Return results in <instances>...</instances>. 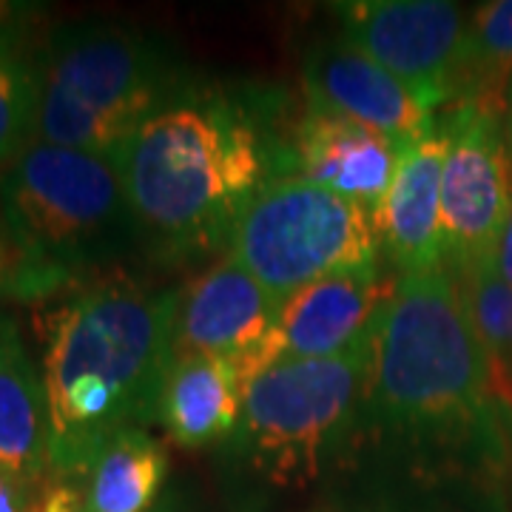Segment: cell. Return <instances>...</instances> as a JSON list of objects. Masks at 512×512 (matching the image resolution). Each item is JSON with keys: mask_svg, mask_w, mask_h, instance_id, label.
Instances as JSON below:
<instances>
[{"mask_svg": "<svg viewBox=\"0 0 512 512\" xmlns=\"http://www.w3.org/2000/svg\"><path fill=\"white\" fill-rule=\"evenodd\" d=\"M177 311V288H148L120 268L74 288L46 313L40 379L52 478L77 484L117 430L160 424Z\"/></svg>", "mask_w": 512, "mask_h": 512, "instance_id": "cell-1", "label": "cell"}, {"mask_svg": "<svg viewBox=\"0 0 512 512\" xmlns=\"http://www.w3.org/2000/svg\"><path fill=\"white\" fill-rule=\"evenodd\" d=\"M114 165L143 251L163 262L228 248L242 208L282 177L254 106L202 89L151 117Z\"/></svg>", "mask_w": 512, "mask_h": 512, "instance_id": "cell-2", "label": "cell"}, {"mask_svg": "<svg viewBox=\"0 0 512 512\" xmlns=\"http://www.w3.org/2000/svg\"><path fill=\"white\" fill-rule=\"evenodd\" d=\"M382 444L436 453L493 436V387L456 271L399 276L379 313L359 410Z\"/></svg>", "mask_w": 512, "mask_h": 512, "instance_id": "cell-3", "label": "cell"}, {"mask_svg": "<svg viewBox=\"0 0 512 512\" xmlns=\"http://www.w3.org/2000/svg\"><path fill=\"white\" fill-rule=\"evenodd\" d=\"M12 296L49 299L120 271L143 251L120 171L109 157L35 143L0 177Z\"/></svg>", "mask_w": 512, "mask_h": 512, "instance_id": "cell-4", "label": "cell"}, {"mask_svg": "<svg viewBox=\"0 0 512 512\" xmlns=\"http://www.w3.org/2000/svg\"><path fill=\"white\" fill-rule=\"evenodd\" d=\"M37 66V143L109 160L151 117L197 89L165 40L103 20L55 29Z\"/></svg>", "mask_w": 512, "mask_h": 512, "instance_id": "cell-5", "label": "cell"}, {"mask_svg": "<svg viewBox=\"0 0 512 512\" xmlns=\"http://www.w3.org/2000/svg\"><path fill=\"white\" fill-rule=\"evenodd\" d=\"M228 256L285 302L325 276L382 265V239L362 205L305 177L282 174L242 208Z\"/></svg>", "mask_w": 512, "mask_h": 512, "instance_id": "cell-6", "label": "cell"}, {"mask_svg": "<svg viewBox=\"0 0 512 512\" xmlns=\"http://www.w3.org/2000/svg\"><path fill=\"white\" fill-rule=\"evenodd\" d=\"M367 345L342 359H282L259 373L225 441L228 456L282 487L311 481L353 427Z\"/></svg>", "mask_w": 512, "mask_h": 512, "instance_id": "cell-7", "label": "cell"}, {"mask_svg": "<svg viewBox=\"0 0 512 512\" xmlns=\"http://www.w3.org/2000/svg\"><path fill=\"white\" fill-rule=\"evenodd\" d=\"M444 134L441 228L444 262L464 268L495 254L512 214V157L501 111L458 103L439 117Z\"/></svg>", "mask_w": 512, "mask_h": 512, "instance_id": "cell-8", "label": "cell"}, {"mask_svg": "<svg viewBox=\"0 0 512 512\" xmlns=\"http://www.w3.org/2000/svg\"><path fill=\"white\" fill-rule=\"evenodd\" d=\"M339 35L407 83L436 111L453 106L464 66L467 18L447 0L336 3Z\"/></svg>", "mask_w": 512, "mask_h": 512, "instance_id": "cell-9", "label": "cell"}, {"mask_svg": "<svg viewBox=\"0 0 512 512\" xmlns=\"http://www.w3.org/2000/svg\"><path fill=\"white\" fill-rule=\"evenodd\" d=\"M282 302L231 256L180 291L174 359L217 356L234 362L245 384L279 362L276 319Z\"/></svg>", "mask_w": 512, "mask_h": 512, "instance_id": "cell-10", "label": "cell"}, {"mask_svg": "<svg viewBox=\"0 0 512 512\" xmlns=\"http://www.w3.org/2000/svg\"><path fill=\"white\" fill-rule=\"evenodd\" d=\"M308 111H322L373 128L399 146L416 143L436 128V111L396 74H390L345 37L319 40L302 60Z\"/></svg>", "mask_w": 512, "mask_h": 512, "instance_id": "cell-11", "label": "cell"}, {"mask_svg": "<svg viewBox=\"0 0 512 512\" xmlns=\"http://www.w3.org/2000/svg\"><path fill=\"white\" fill-rule=\"evenodd\" d=\"M399 274L382 265L345 271L291 293L276 319L282 359H342L367 345L373 325L396 291Z\"/></svg>", "mask_w": 512, "mask_h": 512, "instance_id": "cell-12", "label": "cell"}, {"mask_svg": "<svg viewBox=\"0 0 512 512\" xmlns=\"http://www.w3.org/2000/svg\"><path fill=\"white\" fill-rule=\"evenodd\" d=\"M402 148L373 128L308 111L293 134L291 163L296 177L362 205L376 220L396 177Z\"/></svg>", "mask_w": 512, "mask_h": 512, "instance_id": "cell-13", "label": "cell"}, {"mask_svg": "<svg viewBox=\"0 0 512 512\" xmlns=\"http://www.w3.org/2000/svg\"><path fill=\"white\" fill-rule=\"evenodd\" d=\"M444 151L447 143L436 120V128L430 134L402 148L393 185L376 217V231L382 239L387 265L399 276L424 274L444 265V228H441Z\"/></svg>", "mask_w": 512, "mask_h": 512, "instance_id": "cell-14", "label": "cell"}, {"mask_svg": "<svg viewBox=\"0 0 512 512\" xmlns=\"http://www.w3.org/2000/svg\"><path fill=\"white\" fill-rule=\"evenodd\" d=\"M0 476L40 487L52 478L46 390L9 313H0Z\"/></svg>", "mask_w": 512, "mask_h": 512, "instance_id": "cell-15", "label": "cell"}, {"mask_svg": "<svg viewBox=\"0 0 512 512\" xmlns=\"http://www.w3.org/2000/svg\"><path fill=\"white\" fill-rule=\"evenodd\" d=\"M248 384L234 362L217 356H183L168 367L160 424L180 447L225 444L237 430Z\"/></svg>", "mask_w": 512, "mask_h": 512, "instance_id": "cell-16", "label": "cell"}, {"mask_svg": "<svg viewBox=\"0 0 512 512\" xmlns=\"http://www.w3.org/2000/svg\"><path fill=\"white\" fill-rule=\"evenodd\" d=\"M168 456L146 427H123L100 444L80 490L89 512H148L163 490Z\"/></svg>", "mask_w": 512, "mask_h": 512, "instance_id": "cell-17", "label": "cell"}, {"mask_svg": "<svg viewBox=\"0 0 512 512\" xmlns=\"http://www.w3.org/2000/svg\"><path fill=\"white\" fill-rule=\"evenodd\" d=\"M453 271L487 359L493 399L512 407V285L498 271L495 254Z\"/></svg>", "mask_w": 512, "mask_h": 512, "instance_id": "cell-18", "label": "cell"}, {"mask_svg": "<svg viewBox=\"0 0 512 512\" xmlns=\"http://www.w3.org/2000/svg\"><path fill=\"white\" fill-rule=\"evenodd\" d=\"M512 80V0L484 3L467 20L464 66L458 80V103H476L504 114Z\"/></svg>", "mask_w": 512, "mask_h": 512, "instance_id": "cell-19", "label": "cell"}, {"mask_svg": "<svg viewBox=\"0 0 512 512\" xmlns=\"http://www.w3.org/2000/svg\"><path fill=\"white\" fill-rule=\"evenodd\" d=\"M40 66L29 49V29L0 35V165L18 160L37 143Z\"/></svg>", "mask_w": 512, "mask_h": 512, "instance_id": "cell-20", "label": "cell"}, {"mask_svg": "<svg viewBox=\"0 0 512 512\" xmlns=\"http://www.w3.org/2000/svg\"><path fill=\"white\" fill-rule=\"evenodd\" d=\"M40 512H89L86 510V498L80 484L74 481H57L49 493L43 495V507Z\"/></svg>", "mask_w": 512, "mask_h": 512, "instance_id": "cell-21", "label": "cell"}, {"mask_svg": "<svg viewBox=\"0 0 512 512\" xmlns=\"http://www.w3.org/2000/svg\"><path fill=\"white\" fill-rule=\"evenodd\" d=\"M37 15V6L32 3H12V0H0V35L3 32H18L29 29V20Z\"/></svg>", "mask_w": 512, "mask_h": 512, "instance_id": "cell-22", "label": "cell"}, {"mask_svg": "<svg viewBox=\"0 0 512 512\" xmlns=\"http://www.w3.org/2000/svg\"><path fill=\"white\" fill-rule=\"evenodd\" d=\"M495 262H498V271L512 285V214L507 225H504V234L498 239V248H495Z\"/></svg>", "mask_w": 512, "mask_h": 512, "instance_id": "cell-23", "label": "cell"}, {"mask_svg": "<svg viewBox=\"0 0 512 512\" xmlns=\"http://www.w3.org/2000/svg\"><path fill=\"white\" fill-rule=\"evenodd\" d=\"M12 274H15L12 251H9L6 239L0 234V296H3V293H12Z\"/></svg>", "mask_w": 512, "mask_h": 512, "instance_id": "cell-24", "label": "cell"}, {"mask_svg": "<svg viewBox=\"0 0 512 512\" xmlns=\"http://www.w3.org/2000/svg\"><path fill=\"white\" fill-rule=\"evenodd\" d=\"M507 143H510V157H512V80H510V92H507Z\"/></svg>", "mask_w": 512, "mask_h": 512, "instance_id": "cell-25", "label": "cell"}]
</instances>
